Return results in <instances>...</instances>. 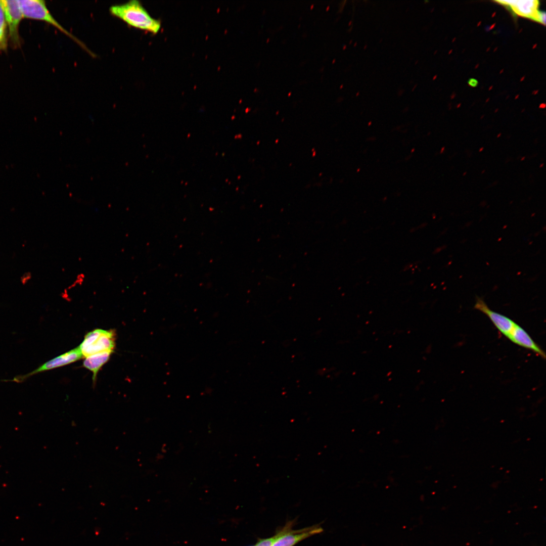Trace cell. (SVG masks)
Listing matches in <instances>:
<instances>
[{
  "mask_svg": "<svg viewBox=\"0 0 546 546\" xmlns=\"http://www.w3.org/2000/svg\"><path fill=\"white\" fill-rule=\"evenodd\" d=\"M82 357L83 356L81 351L79 347H77L48 361L36 369L28 374L14 377L11 381L16 382H21L34 374L70 364Z\"/></svg>",
  "mask_w": 546,
  "mask_h": 546,
  "instance_id": "5",
  "label": "cell"
},
{
  "mask_svg": "<svg viewBox=\"0 0 546 546\" xmlns=\"http://www.w3.org/2000/svg\"><path fill=\"white\" fill-rule=\"evenodd\" d=\"M0 2L8 27V38L14 48H20L22 40L19 33V27L23 16L18 1L2 0Z\"/></svg>",
  "mask_w": 546,
  "mask_h": 546,
  "instance_id": "4",
  "label": "cell"
},
{
  "mask_svg": "<svg viewBox=\"0 0 546 546\" xmlns=\"http://www.w3.org/2000/svg\"><path fill=\"white\" fill-rule=\"evenodd\" d=\"M500 135H501V133H499V134H498V135L497 136V138H498V137H499V136H500Z\"/></svg>",
  "mask_w": 546,
  "mask_h": 546,
  "instance_id": "17",
  "label": "cell"
},
{
  "mask_svg": "<svg viewBox=\"0 0 546 546\" xmlns=\"http://www.w3.org/2000/svg\"><path fill=\"white\" fill-rule=\"evenodd\" d=\"M7 23L3 8L0 2V30H6Z\"/></svg>",
  "mask_w": 546,
  "mask_h": 546,
  "instance_id": "13",
  "label": "cell"
},
{
  "mask_svg": "<svg viewBox=\"0 0 546 546\" xmlns=\"http://www.w3.org/2000/svg\"><path fill=\"white\" fill-rule=\"evenodd\" d=\"M112 353L111 352H102L85 357L83 362V366L84 368L92 372L94 383L96 380L99 371L108 361Z\"/></svg>",
  "mask_w": 546,
  "mask_h": 546,
  "instance_id": "10",
  "label": "cell"
},
{
  "mask_svg": "<svg viewBox=\"0 0 546 546\" xmlns=\"http://www.w3.org/2000/svg\"><path fill=\"white\" fill-rule=\"evenodd\" d=\"M322 531V528L316 526L295 531L289 528L275 541L272 546H294L299 541Z\"/></svg>",
  "mask_w": 546,
  "mask_h": 546,
  "instance_id": "7",
  "label": "cell"
},
{
  "mask_svg": "<svg viewBox=\"0 0 546 546\" xmlns=\"http://www.w3.org/2000/svg\"><path fill=\"white\" fill-rule=\"evenodd\" d=\"M524 158H525V157H523V158L521 159V160H523Z\"/></svg>",
  "mask_w": 546,
  "mask_h": 546,
  "instance_id": "19",
  "label": "cell"
},
{
  "mask_svg": "<svg viewBox=\"0 0 546 546\" xmlns=\"http://www.w3.org/2000/svg\"><path fill=\"white\" fill-rule=\"evenodd\" d=\"M511 6L513 11L520 16L530 17L538 20L539 13L536 11L538 2L535 1H499Z\"/></svg>",
  "mask_w": 546,
  "mask_h": 546,
  "instance_id": "9",
  "label": "cell"
},
{
  "mask_svg": "<svg viewBox=\"0 0 546 546\" xmlns=\"http://www.w3.org/2000/svg\"><path fill=\"white\" fill-rule=\"evenodd\" d=\"M483 148H480V150H479V152H481L483 150Z\"/></svg>",
  "mask_w": 546,
  "mask_h": 546,
  "instance_id": "16",
  "label": "cell"
},
{
  "mask_svg": "<svg viewBox=\"0 0 546 546\" xmlns=\"http://www.w3.org/2000/svg\"><path fill=\"white\" fill-rule=\"evenodd\" d=\"M115 346V333L113 330L95 329L87 333L78 346L83 357L105 352H113Z\"/></svg>",
  "mask_w": 546,
  "mask_h": 546,
  "instance_id": "3",
  "label": "cell"
},
{
  "mask_svg": "<svg viewBox=\"0 0 546 546\" xmlns=\"http://www.w3.org/2000/svg\"><path fill=\"white\" fill-rule=\"evenodd\" d=\"M474 308L486 315L498 330L507 338L516 324L508 317L490 309L484 300L478 296L476 297Z\"/></svg>",
  "mask_w": 546,
  "mask_h": 546,
  "instance_id": "6",
  "label": "cell"
},
{
  "mask_svg": "<svg viewBox=\"0 0 546 546\" xmlns=\"http://www.w3.org/2000/svg\"><path fill=\"white\" fill-rule=\"evenodd\" d=\"M538 21L545 25V12H540L539 13Z\"/></svg>",
  "mask_w": 546,
  "mask_h": 546,
  "instance_id": "14",
  "label": "cell"
},
{
  "mask_svg": "<svg viewBox=\"0 0 546 546\" xmlns=\"http://www.w3.org/2000/svg\"><path fill=\"white\" fill-rule=\"evenodd\" d=\"M477 83V81L474 79H470L469 81V84L472 86H475Z\"/></svg>",
  "mask_w": 546,
  "mask_h": 546,
  "instance_id": "15",
  "label": "cell"
},
{
  "mask_svg": "<svg viewBox=\"0 0 546 546\" xmlns=\"http://www.w3.org/2000/svg\"><path fill=\"white\" fill-rule=\"evenodd\" d=\"M109 12L114 17L136 29L156 34L161 28L160 22L152 18L136 0L112 5L109 8Z\"/></svg>",
  "mask_w": 546,
  "mask_h": 546,
  "instance_id": "1",
  "label": "cell"
},
{
  "mask_svg": "<svg viewBox=\"0 0 546 546\" xmlns=\"http://www.w3.org/2000/svg\"><path fill=\"white\" fill-rule=\"evenodd\" d=\"M289 528L286 527L276 535L267 538L261 539L254 546H272L275 541Z\"/></svg>",
  "mask_w": 546,
  "mask_h": 546,
  "instance_id": "11",
  "label": "cell"
},
{
  "mask_svg": "<svg viewBox=\"0 0 546 546\" xmlns=\"http://www.w3.org/2000/svg\"><path fill=\"white\" fill-rule=\"evenodd\" d=\"M18 2L23 18L42 21L51 25L72 39L90 55L93 57L95 56L94 54L80 40L73 35L58 22L49 10L45 1L42 0H19L18 1Z\"/></svg>",
  "mask_w": 546,
  "mask_h": 546,
  "instance_id": "2",
  "label": "cell"
},
{
  "mask_svg": "<svg viewBox=\"0 0 546 546\" xmlns=\"http://www.w3.org/2000/svg\"><path fill=\"white\" fill-rule=\"evenodd\" d=\"M8 41V35L6 30H0V51L7 49Z\"/></svg>",
  "mask_w": 546,
  "mask_h": 546,
  "instance_id": "12",
  "label": "cell"
},
{
  "mask_svg": "<svg viewBox=\"0 0 546 546\" xmlns=\"http://www.w3.org/2000/svg\"><path fill=\"white\" fill-rule=\"evenodd\" d=\"M508 338L514 343L532 351L543 359L545 358L544 351L534 342L527 332L517 324Z\"/></svg>",
  "mask_w": 546,
  "mask_h": 546,
  "instance_id": "8",
  "label": "cell"
},
{
  "mask_svg": "<svg viewBox=\"0 0 546 546\" xmlns=\"http://www.w3.org/2000/svg\"><path fill=\"white\" fill-rule=\"evenodd\" d=\"M543 164H541V165H540V167H542V166H543Z\"/></svg>",
  "mask_w": 546,
  "mask_h": 546,
  "instance_id": "18",
  "label": "cell"
}]
</instances>
